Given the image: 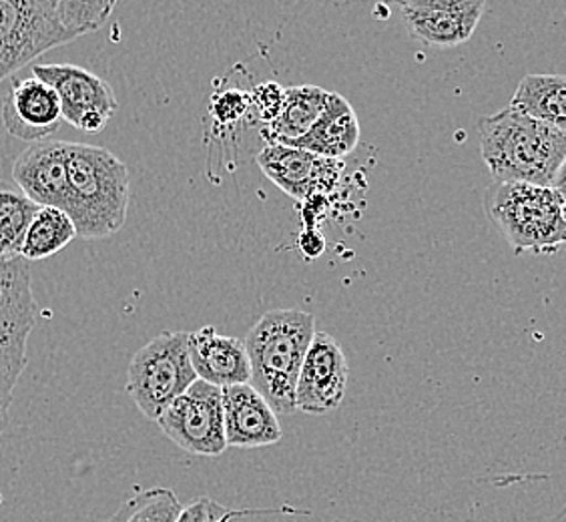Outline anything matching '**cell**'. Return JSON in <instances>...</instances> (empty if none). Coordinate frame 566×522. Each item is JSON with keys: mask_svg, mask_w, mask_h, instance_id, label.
Listing matches in <instances>:
<instances>
[{"mask_svg": "<svg viewBox=\"0 0 566 522\" xmlns=\"http://www.w3.org/2000/svg\"><path fill=\"white\" fill-rule=\"evenodd\" d=\"M73 41L59 21L56 0H0V83Z\"/></svg>", "mask_w": 566, "mask_h": 522, "instance_id": "obj_7", "label": "cell"}, {"mask_svg": "<svg viewBox=\"0 0 566 522\" xmlns=\"http://www.w3.org/2000/svg\"><path fill=\"white\" fill-rule=\"evenodd\" d=\"M226 445L233 448H262L283 438L277 414L260 392L248 384L221 388Z\"/></svg>", "mask_w": 566, "mask_h": 522, "instance_id": "obj_14", "label": "cell"}, {"mask_svg": "<svg viewBox=\"0 0 566 522\" xmlns=\"http://www.w3.org/2000/svg\"><path fill=\"white\" fill-rule=\"evenodd\" d=\"M76 238L71 218L59 207H39L22 238L21 258L41 261L65 250Z\"/></svg>", "mask_w": 566, "mask_h": 522, "instance_id": "obj_20", "label": "cell"}, {"mask_svg": "<svg viewBox=\"0 0 566 522\" xmlns=\"http://www.w3.org/2000/svg\"><path fill=\"white\" fill-rule=\"evenodd\" d=\"M486 0H408L402 19L410 34L430 46H458L476 31Z\"/></svg>", "mask_w": 566, "mask_h": 522, "instance_id": "obj_12", "label": "cell"}, {"mask_svg": "<svg viewBox=\"0 0 566 522\" xmlns=\"http://www.w3.org/2000/svg\"><path fill=\"white\" fill-rule=\"evenodd\" d=\"M31 265L24 258L0 261V416L9 418L14 388L27 368V346L39 320Z\"/></svg>", "mask_w": 566, "mask_h": 522, "instance_id": "obj_5", "label": "cell"}, {"mask_svg": "<svg viewBox=\"0 0 566 522\" xmlns=\"http://www.w3.org/2000/svg\"><path fill=\"white\" fill-rule=\"evenodd\" d=\"M326 238L316 228H305L304 233L300 236V250L310 260L319 258L326 251Z\"/></svg>", "mask_w": 566, "mask_h": 522, "instance_id": "obj_27", "label": "cell"}, {"mask_svg": "<svg viewBox=\"0 0 566 522\" xmlns=\"http://www.w3.org/2000/svg\"><path fill=\"white\" fill-rule=\"evenodd\" d=\"M484 211L516 251L555 250L565 243L563 187L494 181L486 189Z\"/></svg>", "mask_w": 566, "mask_h": 522, "instance_id": "obj_4", "label": "cell"}, {"mask_svg": "<svg viewBox=\"0 0 566 522\" xmlns=\"http://www.w3.org/2000/svg\"><path fill=\"white\" fill-rule=\"evenodd\" d=\"M358 115L346 97L327 91L326 105L310 130L290 147L316 153L327 159H342L358 147Z\"/></svg>", "mask_w": 566, "mask_h": 522, "instance_id": "obj_17", "label": "cell"}, {"mask_svg": "<svg viewBox=\"0 0 566 522\" xmlns=\"http://www.w3.org/2000/svg\"><path fill=\"white\" fill-rule=\"evenodd\" d=\"M348 359L338 340L317 332L295 382V410L322 416L336 410L348 390Z\"/></svg>", "mask_w": 566, "mask_h": 522, "instance_id": "obj_10", "label": "cell"}, {"mask_svg": "<svg viewBox=\"0 0 566 522\" xmlns=\"http://www.w3.org/2000/svg\"><path fill=\"white\" fill-rule=\"evenodd\" d=\"M326 88L314 85L285 88L280 115L263 127L265 142L292 145L300 139L316 123L326 105Z\"/></svg>", "mask_w": 566, "mask_h": 522, "instance_id": "obj_18", "label": "cell"}, {"mask_svg": "<svg viewBox=\"0 0 566 522\" xmlns=\"http://www.w3.org/2000/svg\"><path fill=\"white\" fill-rule=\"evenodd\" d=\"M181 509L174 490L155 487L123 502L107 522H177Z\"/></svg>", "mask_w": 566, "mask_h": 522, "instance_id": "obj_22", "label": "cell"}, {"mask_svg": "<svg viewBox=\"0 0 566 522\" xmlns=\"http://www.w3.org/2000/svg\"><path fill=\"white\" fill-rule=\"evenodd\" d=\"M187 352L199 380L218 388L251 380L250 358L243 342L238 337L221 336L213 326L189 332Z\"/></svg>", "mask_w": 566, "mask_h": 522, "instance_id": "obj_16", "label": "cell"}, {"mask_svg": "<svg viewBox=\"0 0 566 522\" xmlns=\"http://www.w3.org/2000/svg\"><path fill=\"white\" fill-rule=\"evenodd\" d=\"M378 2H384V4H400V7H402L403 2H408V0H378Z\"/></svg>", "mask_w": 566, "mask_h": 522, "instance_id": "obj_28", "label": "cell"}, {"mask_svg": "<svg viewBox=\"0 0 566 522\" xmlns=\"http://www.w3.org/2000/svg\"><path fill=\"white\" fill-rule=\"evenodd\" d=\"M119 0H56L59 21L73 39H83L105 27Z\"/></svg>", "mask_w": 566, "mask_h": 522, "instance_id": "obj_23", "label": "cell"}, {"mask_svg": "<svg viewBox=\"0 0 566 522\" xmlns=\"http://www.w3.org/2000/svg\"><path fill=\"white\" fill-rule=\"evenodd\" d=\"M316 334V317L302 310H272L245 336L251 386L273 413H295V382L305 352Z\"/></svg>", "mask_w": 566, "mask_h": 522, "instance_id": "obj_3", "label": "cell"}, {"mask_svg": "<svg viewBox=\"0 0 566 522\" xmlns=\"http://www.w3.org/2000/svg\"><path fill=\"white\" fill-rule=\"evenodd\" d=\"M283 93H285V88L272 81L258 85L250 93V109H253L258 119L263 123H272L282 111Z\"/></svg>", "mask_w": 566, "mask_h": 522, "instance_id": "obj_25", "label": "cell"}, {"mask_svg": "<svg viewBox=\"0 0 566 522\" xmlns=\"http://www.w3.org/2000/svg\"><path fill=\"white\" fill-rule=\"evenodd\" d=\"M255 161L275 186L297 201L326 197L336 189L344 174V164L339 159H327L277 143H268V147L258 153Z\"/></svg>", "mask_w": 566, "mask_h": 522, "instance_id": "obj_11", "label": "cell"}, {"mask_svg": "<svg viewBox=\"0 0 566 522\" xmlns=\"http://www.w3.org/2000/svg\"><path fill=\"white\" fill-rule=\"evenodd\" d=\"M511 109L566 130V79L563 75L524 76L512 95Z\"/></svg>", "mask_w": 566, "mask_h": 522, "instance_id": "obj_19", "label": "cell"}, {"mask_svg": "<svg viewBox=\"0 0 566 522\" xmlns=\"http://www.w3.org/2000/svg\"><path fill=\"white\" fill-rule=\"evenodd\" d=\"M243 514H250V512H231L223 509L218 502L199 499L186 509H181L177 522H228L229 519L243 516Z\"/></svg>", "mask_w": 566, "mask_h": 522, "instance_id": "obj_26", "label": "cell"}, {"mask_svg": "<svg viewBox=\"0 0 566 522\" xmlns=\"http://www.w3.org/2000/svg\"><path fill=\"white\" fill-rule=\"evenodd\" d=\"M31 73L51 85L61 103L63 121L75 129L98 133L119 107L105 79L76 65H34Z\"/></svg>", "mask_w": 566, "mask_h": 522, "instance_id": "obj_9", "label": "cell"}, {"mask_svg": "<svg viewBox=\"0 0 566 522\" xmlns=\"http://www.w3.org/2000/svg\"><path fill=\"white\" fill-rule=\"evenodd\" d=\"M0 117L11 137L29 143L46 142L65 123L53 87L33 75L12 83Z\"/></svg>", "mask_w": 566, "mask_h": 522, "instance_id": "obj_13", "label": "cell"}, {"mask_svg": "<svg viewBox=\"0 0 566 522\" xmlns=\"http://www.w3.org/2000/svg\"><path fill=\"white\" fill-rule=\"evenodd\" d=\"M250 111V93L229 88L211 98V115L218 123L231 125L243 119Z\"/></svg>", "mask_w": 566, "mask_h": 522, "instance_id": "obj_24", "label": "cell"}, {"mask_svg": "<svg viewBox=\"0 0 566 522\" xmlns=\"http://www.w3.org/2000/svg\"><path fill=\"white\" fill-rule=\"evenodd\" d=\"M132 201L127 165L109 149L66 143V216L73 221L76 238L103 240L117 233Z\"/></svg>", "mask_w": 566, "mask_h": 522, "instance_id": "obj_2", "label": "cell"}, {"mask_svg": "<svg viewBox=\"0 0 566 522\" xmlns=\"http://www.w3.org/2000/svg\"><path fill=\"white\" fill-rule=\"evenodd\" d=\"M187 336L189 332H164L137 349L129 362L127 394L153 422L197 380Z\"/></svg>", "mask_w": 566, "mask_h": 522, "instance_id": "obj_6", "label": "cell"}, {"mask_svg": "<svg viewBox=\"0 0 566 522\" xmlns=\"http://www.w3.org/2000/svg\"><path fill=\"white\" fill-rule=\"evenodd\" d=\"M12 181L39 207L66 203V142L33 143L12 165Z\"/></svg>", "mask_w": 566, "mask_h": 522, "instance_id": "obj_15", "label": "cell"}, {"mask_svg": "<svg viewBox=\"0 0 566 522\" xmlns=\"http://www.w3.org/2000/svg\"><path fill=\"white\" fill-rule=\"evenodd\" d=\"M479 137L482 159L494 181L563 186L565 129L506 107L480 117Z\"/></svg>", "mask_w": 566, "mask_h": 522, "instance_id": "obj_1", "label": "cell"}, {"mask_svg": "<svg viewBox=\"0 0 566 522\" xmlns=\"http://www.w3.org/2000/svg\"><path fill=\"white\" fill-rule=\"evenodd\" d=\"M36 209L14 181L0 179V261L21 255L22 238Z\"/></svg>", "mask_w": 566, "mask_h": 522, "instance_id": "obj_21", "label": "cell"}, {"mask_svg": "<svg viewBox=\"0 0 566 522\" xmlns=\"http://www.w3.org/2000/svg\"><path fill=\"white\" fill-rule=\"evenodd\" d=\"M155 422L171 442L189 455L216 458L228 448L221 388L199 378Z\"/></svg>", "mask_w": 566, "mask_h": 522, "instance_id": "obj_8", "label": "cell"}]
</instances>
